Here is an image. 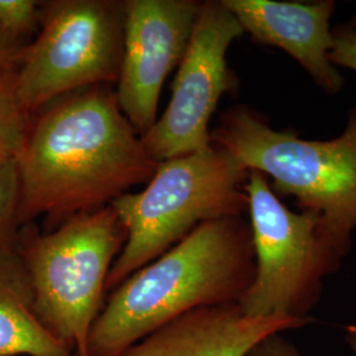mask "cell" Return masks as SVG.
Wrapping results in <instances>:
<instances>
[{"label":"cell","instance_id":"obj_1","mask_svg":"<svg viewBox=\"0 0 356 356\" xmlns=\"http://www.w3.org/2000/svg\"><path fill=\"white\" fill-rule=\"evenodd\" d=\"M38 113L16 157L20 225L47 216L60 226L111 204L152 178L159 163L108 86L67 94Z\"/></svg>","mask_w":356,"mask_h":356},{"label":"cell","instance_id":"obj_2","mask_svg":"<svg viewBox=\"0 0 356 356\" xmlns=\"http://www.w3.org/2000/svg\"><path fill=\"white\" fill-rule=\"evenodd\" d=\"M254 277L252 235L243 216L202 223L115 288L90 331L88 356H119L189 312L239 304Z\"/></svg>","mask_w":356,"mask_h":356},{"label":"cell","instance_id":"obj_3","mask_svg":"<svg viewBox=\"0 0 356 356\" xmlns=\"http://www.w3.org/2000/svg\"><path fill=\"white\" fill-rule=\"evenodd\" d=\"M210 136L244 169L270 178L279 198L293 197L300 211L318 216L325 241L343 259L348 254L356 229V103L343 132L330 140L276 129L244 104L222 113Z\"/></svg>","mask_w":356,"mask_h":356},{"label":"cell","instance_id":"obj_4","mask_svg":"<svg viewBox=\"0 0 356 356\" xmlns=\"http://www.w3.org/2000/svg\"><path fill=\"white\" fill-rule=\"evenodd\" d=\"M248 170L220 147L159 163L139 193L111 202L127 231V241L110 270L111 292L138 269L166 252L200 225L243 216L248 201Z\"/></svg>","mask_w":356,"mask_h":356},{"label":"cell","instance_id":"obj_5","mask_svg":"<svg viewBox=\"0 0 356 356\" xmlns=\"http://www.w3.org/2000/svg\"><path fill=\"white\" fill-rule=\"evenodd\" d=\"M127 241L111 204L73 216L47 234L22 236L17 252L40 322L72 354L88 356L110 270Z\"/></svg>","mask_w":356,"mask_h":356},{"label":"cell","instance_id":"obj_6","mask_svg":"<svg viewBox=\"0 0 356 356\" xmlns=\"http://www.w3.org/2000/svg\"><path fill=\"white\" fill-rule=\"evenodd\" d=\"M254 252V277L239 307L254 318H312L323 281L338 272L343 257L325 241L319 216L292 211L268 178L248 170L244 184Z\"/></svg>","mask_w":356,"mask_h":356},{"label":"cell","instance_id":"obj_7","mask_svg":"<svg viewBox=\"0 0 356 356\" xmlns=\"http://www.w3.org/2000/svg\"><path fill=\"white\" fill-rule=\"evenodd\" d=\"M36 40L19 51L13 85L28 115L79 90L118 81L123 54V1L42 3Z\"/></svg>","mask_w":356,"mask_h":356},{"label":"cell","instance_id":"obj_8","mask_svg":"<svg viewBox=\"0 0 356 356\" xmlns=\"http://www.w3.org/2000/svg\"><path fill=\"white\" fill-rule=\"evenodd\" d=\"M244 35L222 0L202 1L186 51L178 65L172 97L141 143L154 161L204 152L213 147L209 124L220 98L238 89L227 51Z\"/></svg>","mask_w":356,"mask_h":356},{"label":"cell","instance_id":"obj_9","mask_svg":"<svg viewBox=\"0 0 356 356\" xmlns=\"http://www.w3.org/2000/svg\"><path fill=\"white\" fill-rule=\"evenodd\" d=\"M201 3L123 1V54L115 95L140 136L157 120L161 90L186 51Z\"/></svg>","mask_w":356,"mask_h":356},{"label":"cell","instance_id":"obj_10","mask_svg":"<svg viewBox=\"0 0 356 356\" xmlns=\"http://www.w3.org/2000/svg\"><path fill=\"white\" fill-rule=\"evenodd\" d=\"M244 33L261 45L286 51L307 72L319 89L335 95L346 85L343 76L329 60L334 38L330 19L332 0L276 1L222 0Z\"/></svg>","mask_w":356,"mask_h":356},{"label":"cell","instance_id":"obj_11","mask_svg":"<svg viewBox=\"0 0 356 356\" xmlns=\"http://www.w3.org/2000/svg\"><path fill=\"white\" fill-rule=\"evenodd\" d=\"M313 318H254L238 304L202 307L156 329L119 356H244L275 332L300 329Z\"/></svg>","mask_w":356,"mask_h":356},{"label":"cell","instance_id":"obj_12","mask_svg":"<svg viewBox=\"0 0 356 356\" xmlns=\"http://www.w3.org/2000/svg\"><path fill=\"white\" fill-rule=\"evenodd\" d=\"M73 356L40 322L19 252L0 257V356Z\"/></svg>","mask_w":356,"mask_h":356},{"label":"cell","instance_id":"obj_13","mask_svg":"<svg viewBox=\"0 0 356 356\" xmlns=\"http://www.w3.org/2000/svg\"><path fill=\"white\" fill-rule=\"evenodd\" d=\"M15 61L0 63V159L19 156L31 126V115L22 107L15 91Z\"/></svg>","mask_w":356,"mask_h":356},{"label":"cell","instance_id":"obj_14","mask_svg":"<svg viewBox=\"0 0 356 356\" xmlns=\"http://www.w3.org/2000/svg\"><path fill=\"white\" fill-rule=\"evenodd\" d=\"M22 182L16 157L0 159V257L17 251Z\"/></svg>","mask_w":356,"mask_h":356},{"label":"cell","instance_id":"obj_15","mask_svg":"<svg viewBox=\"0 0 356 356\" xmlns=\"http://www.w3.org/2000/svg\"><path fill=\"white\" fill-rule=\"evenodd\" d=\"M41 4L36 0H0V41L7 49L22 51L17 41L40 22Z\"/></svg>","mask_w":356,"mask_h":356},{"label":"cell","instance_id":"obj_16","mask_svg":"<svg viewBox=\"0 0 356 356\" xmlns=\"http://www.w3.org/2000/svg\"><path fill=\"white\" fill-rule=\"evenodd\" d=\"M334 45L329 60L334 66H342L356 72V29L347 24L332 28Z\"/></svg>","mask_w":356,"mask_h":356},{"label":"cell","instance_id":"obj_17","mask_svg":"<svg viewBox=\"0 0 356 356\" xmlns=\"http://www.w3.org/2000/svg\"><path fill=\"white\" fill-rule=\"evenodd\" d=\"M244 356H304L282 332H275L254 344Z\"/></svg>","mask_w":356,"mask_h":356},{"label":"cell","instance_id":"obj_18","mask_svg":"<svg viewBox=\"0 0 356 356\" xmlns=\"http://www.w3.org/2000/svg\"><path fill=\"white\" fill-rule=\"evenodd\" d=\"M344 339L356 355V325H348L344 327Z\"/></svg>","mask_w":356,"mask_h":356},{"label":"cell","instance_id":"obj_19","mask_svg":"<svg viewBox=\"0 0 356 356\" xmlns=\"http://www.w3.org/2000/svg\"><path fill=\"white\" fill-rule=\"evenodd\" d=\"M17 54H19V53H13V51H10V49H7V48L3 45V42L0 41V63H1V61H13V60H16Z\"/></svg>","mask_w":356,"mask_h":356},{"label":"cell","instance_id":"obj_20","mask_svg":"<svg viewBox=\"0 0 356 356\" xmlns=\"http://www.w3.org/2000/svg\"><path fill=\"white\" fill-rule=\"evenodd\" d=\"M348 24H350L351 26H354V28L356 29V13L354 15V17L350 20V23H348Z\"/></svg>","mask_w":356,"mask_h":356}]
</instances>
